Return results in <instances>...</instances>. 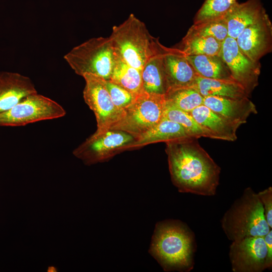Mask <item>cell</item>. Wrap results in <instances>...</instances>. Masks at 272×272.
<instances>
[{
	"label": "cell",
	"mask_w": 272,
	"mask_h": 272,
	"mask_svg": "<svg viewBox=\"0 0 272 272\" xmlns=\"http://www.w3.org/2000/svg\"><path fill=\"white\" fill-rule=\"evenodd\" d=\"M197 139L166 143L171 180L180 192L213 196L219 184L221 168Z\"/></svg>",
	"instance_id": "6da1fadb"
},
{
	"label": "cell",
	"mask_w": 272,
	"mask_h": 272,
	"mask_svg": "<svg viewBox=\"0 0 272 272\" xmlns=\"http://www.w3.org/2000/svg\"><path fill=\"white\" fill-rule=\"evenodd\" d=\"M193 233L178 220H166L155 226L149 253L166 271H189L194 266Z\"/></svg>",
	"instance_id": "7a4b0ae2"
},
{
	"label": "cell",
	"mask_w": 272,
	"mask_h": 272,
	"mask_svg": "<svg viewBox=\"0 0 272 272\" xmlns=\"http://www.w3.org/2000/svg\"><path fill=\"white\" fill-rule=\"evenodd\" d=\"M109 37L115 53L141 71L150 58L167 49L150 35L144 23L132 14L121 24L113 26Z\"/></svg>",
	"instance_id": "3957f363"
},
{
	"label": "cell",
	"mask_w": 272,
	"mask_h": 272,
	"mask_svg": "<svg viewBox=\"0 0 272 272\" xmlns=\"http://www.w3.org/2000/svg\"><path fill=\"white\" fill-rule=\"evenodd\" d=\"M221 227L232 241L248 237L264 236L271 229L265 218L262 204L250 187L244 190L224 214Z\"/></svg>",
	"instance_id": "277c9868"
},
{
	"label": "cell",
	"mask_w": 272,
	"mask_h": 272,
	"mask_svg": "<svg viewBox=\"0 0 272 272\" xmlns=\"http://www.w3.org/2000/svg\"><path fill=\"white\" fill-rule=\"evenodd\" d=\"M115 56L110 38L99 37L74 47L64 59L78 75L89 74L109 80Z\"/></svg>",
	"instance_id": "5b68a950"
},
{
	"label": "cell",
	"mask_w": 272,
	"mask_h": 272,
	"mask_svg": "<svg viewBox=\"0 0 272 272\" xmlns=\"http://www.w3.org/2000/svg\"><path fill=\"white\" fill-rule=\"evenodd\" d=\"M166 103L165 95L143 91L124 109L125 114L123 118L110 129L126 132L135 139L162 120Z\"/></svg>",
	"instance_id": "8992f818"
},
{
	"label": "cell",
	"mask_w": 272,
	"mask_h": 272,
	"mask_svg": "<svg viewBox=\"0 0 272 272\" xmlns=\"http://www.w3.org/2000/svg\"><path fill=\"white\" fill-rule=\"evenodd\" d=\"M65 113L58 103L37 93L27 96L11 109L0 113V126H23L60 118Z\"/></svg>",
	"instance_id": "52a82bcc"
},
{
	"label": "cell",
	"mask_w": 272,
	"mask_h": 272,
	"mask_svg": "<svg viewBox=\"0 0 272 272\" xmlns=\"http://www.w3.org/2000/svg\"><path fill=\"white\" fill-rule=\"evenodd\" d=\"M86 84L83 98L96 117L99 133L110 129L124 116V110L119 109L112 102L104 84V79L92 74L82 76Z\"/></svg>",
	"instance_id": "ba28073f"
},
{
	"label": "cell",
	"mask_w": 272,
	"mask_h": 272,
	"mask_svg": "<svg viewBox=\"0 0 272 272\" xmlns=\"http://www.w3.org/2000/svg\"><path fill=\"white\" fill-rule=\"evenodd\" d=\"M134 140L135 138L126 132L109 129L99 133H94L77 148L73 154L86 164H92L127 150Z\"/></svg>",
	"instance_id": "9c48e42d"
},
{
	"label": "cell",
	"mask_w": 272,
	"mask_h": 272,
	"mask_svg": "<svg viewBox=\"0 0 272 272\" xmlns=\"http://www.w3.org/2000/svg\"><path fill=\"white\" fill-rule=\"evenodd\" d=\"M220 56L234 81L241 85L248 97L258 85L261 65L252 60L239 48L236 39L228 36L222 43Z\"/></svg>",
	"instance_id": "30bf717a"
},
{
	"label": "cell",
	"mask_w": 272,
	"mask_h": 272,
	"mask_svg": "<svg viewBox=\"0 0 272 272\" xmlns=\"http://www.w3.org/2000/svg\"><path fill=\"white\" fill-rule=\"evenodd\" d=\"M229 255L234 272H262L266 269L267 248L263 236L232 241Z\"/></svg>",
	"instance_id": "8fae6325"
},
{
	"label": "cell",
	"mask_w": 272,
	"mask_h": 272,
	"mask_svg": "<svg viewBox=\"0 0 272 272\" xmlns=\"http://www.w3.org/2000/svg\"><path fill=\"white\" fill-rule=\"evenodd\" d=\"M241 51L252 60L260 59L272 50V24L266 14L245 28L236 39Z\"/></svg>",
	"instance_id": "7c38bea8"
},
{
	"label": "cell",
	"mask_w": 272,
	"mask_h": 272,
	"mask_svg": "<svg viewBox=\"0 0 272 272\" xmlns=\"http://www.w3.org/2000/svg\"><path fill=\"white\" fill-rule=\"evenodd\" d=\"M162 66L167 92L192 87L198 75L180 49L168 48L162 54Z\"/></svg>",
	"instance_id": "4fadbf2b"
},
{
	"label": "cell",
	"mask_w": 272,
	"mask_h": 272,
	"mask_svg": "<svg viewBox=\"0 0 272 272\" xmlns=\"http://www.w3.org/2000/svg\"><path fill=\"white\" fill-rule=\"evenodd\" d=\"M37 93L29 77L18 73L0 72V113L11 109L27 96Z\"/></svg>",
	"instance_id": "5bb4252c"
},
{
	"label": "cell",
	"mask_w": 272,
	"mask_h": 272,
	"mask_svg": "<svg viewBox=\"0 0 272 272\" xmlns=\"http://www.w3.org/2000/svg\"><path fill=\"white\" fill-rule=\"evenodd\" d=\"M203 104L229 121L241 125L245 123L252 114H257L255 104L249 97L232 98L219 96H207Z\"/></svg>",
	"instance_id": "9a60e30c"
},
{
	"label": "cell",
	"mask_w": 272,
	"mask_h": 272,
	"mask_svg": "<svg viewBox=\"0 0 272 272\" xmlns=\"http://www.w3.org/2000/svg\"><path fill=\"white\" fill-rule=\"evenodd\" d=\"M266 14L260 0L237 3L224 17L228 36L236 39L245 28L257 21Z\"/></svg>",
	"instance_id": "2e32d148"
},
{
	"label": "cell",
	"mask_w": 272,
	"mask_h": 272,
	"mask_svg": "<svg viewBox=\"0 0 272 272\" xmlns=\"http://www.w3.org/2000/svg\"><path fill=\"white\" fill-rule=\"evenodd\" d=\"M189 113L202 127L209 130L214 139L233 142L236 140V131L240 126L215 112L203 104Z\"/></svg>",
	"instance_id": "e0dca14e"
},
{
	"label": "cell",
	"mask_w": 272,
	"mask_h": 272,
	"mask_svg": "<svg viewBox=\"0 0 272 272\" xmlns=\"http://www.w3.org/2000/svg\"><path fill=\"white\" fill-rule=\"evenodd\" d=\"M194 138L180 124L163 117L155 126L135 139L127 149L152 143L169 142Z\"/></svg>",
	"instance_id": "ac0fdd59"
},
{
	"label": "cell",
	"mask_w": 272,
	"mask_h": 272,
	"mask_svg": "<svg viewBox=\"0 0 272 272\" xmlns=\"http://www.w3.org/2000/svg\"><path fill=\"white\" fill-rule=\"evenodd\" d=\"M192 87L203 97H249L242 87L234 81L207 78L197 75Z\"/></svg>",
	"instance_id": "d6986e66"
},
{
	"label": "cell",
	"mask_w": 272,
	"mask_h": 272,
	"mask_svg": "<svg viewBox=\"0 0 272 272\" xmlns=\"http://www.w3.org/2000/svg\"><path fill=\"white\" fill-rule=\"evenodd\" d=\"M185 56L198 75L207 78L234 81L220 55Z\"/></svg>",
	"instance_id": "ffe728a7"
},
{
	"label": "cell",
	"mask_w": 272,
	"mask_h": 272,
	"mask_svg": "<svg viewBox=\"0 0 272 272\" xmlns=\"http://www.w3.org/2000/svg\"><path fill=\"white\" fill-rule=\"evenodd\" d=\"M165 51L153 56L144 65L142 70L143 91L160 95L166 93L167 87L162 66V54Z\"/></svg>",
	"instance_id": "44dd1931"
},
{
	"label": "cell",
	"mask_w": 272,
	"mask_h": 272,
	"mask_svg": "<svg viewBox=\"0 0 272 272\" xmlns=\"http://www.w3.org/2000/svg\"><path fill=\"white\" fill-rule=\"evenodd\" d=\"M109 80L136 95L143 91L142 71L128 64L116 54Z\"/></svg>",
	"instance_id": "7402d4cb"
},
{
	"label": "cell",
	"mask_w": 272,
	"mask_h": 272,
	"mask_svg": "<svg viewBox=\"0 0 272 272\" xmlns=\"http://www.w3.org/2000/svg\"><path fill=\"white\" fill-rule=\"evenodd\" d=\"M222 43L213 37L186 33L180 50L186 55H220Z\"/></svg>",
	"instance_id": "603a6c76"
},
{
	"label": "cell",
	"mask_w": 272,
	"mask_h": 272,
	"mask_svg": "<svg viewBox=\"0 0 272 272\" xmlns=\"http://www.w3.org/2000/svg\"><path fill=\"white\" fill-rule=\"evenodd\" d=\"M167 103L186 112L203 104L204 97L193 87H186L168 91L165 94Z\"/></svg>",
	"instance_id": "cb8c5ba5"
},
{
	"label": "cell",
	"mask_w": 272,
	"mask_h": 272,
	"mask_svg": "<svg viewBox=\"0 0 272 272\" xmlns=\"http://www.w3.org/2000/svg\"><path fill=\"white\" fill-rule=\"evenodd\" d=\"M163 117L180 124L195 138L205 137L214 139L211 132L201 126L189 113L167 102Z\"/></svg>",
	"instance_id": "d4e9b609"
},
{
	"label": "cell",
	"mask_w": 272,
	"mask_h": 272,
	"mask_svg": "<svg viewBox=\"0 0 272 272\" xmlns=\"http://www.w3.org/2000/svg\"><path fill=\"white\" fill-rule=\"evenodd\" d=\"M238 0H205L194 19V24L223 18Z\"/></svg>",
	"instance_id": "484cf974"
},
{
	"label": "cell",
	"mask_w": 272,
	"mask_h": 272,
	"mask_svg": "<svg viewBox=\"0 0 272 272\" xmlns=\"http://www.w3.org/2000/svg\"><path fill=\"white\" fill-rule=\"evenodd\" d=\"M187 34L211 37L221 42L228 36L225 18L193 23Z\"/></svg>",
	"instance_id": "4316f807"
},
{
	"label": "cell",
	"mask_w": 272,
	"mask_h": 272,
	"mask_svg": "<svg viewBox=\"0 0 272 272\" xmlns=\"http://www.w3.org/2000/svg\"><path fill=\"white\" fill-rule=\"evenodd\" d=\"M104 84L114 104L120 109L124 110L137 95L109 80L104 79Z\"/></svg>",
	"instance_id": "83f0119b"
},
{
	"label": "cell",
	"mask_w": 272,
	"mask_h": 272,
	"mask_svg": "<svg viewBox=\"0 0 272 272\" xmlns=\"http://www.w3.org/2000/svg\"><path fill=\"white\" fill-rule=\"evenodd\" d=\"M262 204L265 220L269 227L272 228V188L269 187L257 193Z\"/></svg>",
	"instance_id": "f1b7e54d"
},
{
	"label": "cell",
	"mask_w": 272,
	"mask_h": 272,
	"mask_svg": "<svg viewBox=\"0 0 272 272\" xmlns=\"http://www.w3.org/2000/svg\"><path fill=\"white\" fill-rule=\"evenodd\" d=\"M266 248L267 255L265 261L266 269H271L272 267V230L263 236Z\"/></svg>",
	"instance_id": "f546056e"
}]
</instances>
